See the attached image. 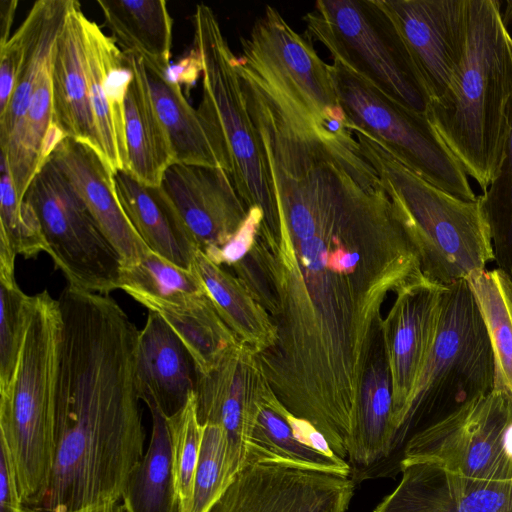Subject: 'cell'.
Instances as JSON below:
<instances>
[{
	"label": "cell",
	"mask_w": 512,
	"mask_h": 512,
	"mask_svg": "<svg viewBox=\"0 0 512 512\" xmlns=\"http://www.w3.org/2000/svg\"><path fill=\"white\" fill-rule=\"evenodd\" d=\"M192 268L202 280L217 313L240 342L256 355L275 345L277 330L268 312L236 276L200 250L195 253Z\"/></svg>",
	"instance_id": "obj_27"
},
{
	"label": "cell",
	"mask_w": 512,
	"mask_h": 512,
	"mask_svg": "<svg viewBox=\"0 0 512 512\" xmlns=\"http://www.w3.org/2000/svg\"><path fill=\"white\" fill-rule=\"evenodd\" d=\"M17 5V0L0 1V49L6 45L11 37L10 31L13 25Z\"/></svg>",
	"instance_id": "obj_43"
},
{
	"label": "cell",
	"mask_w": 512,
	"mask_h": 512,
	"mask_svg": "<svg viewBox=\"0 0 512 512\" xmlns=\"http://www.w3.org/2000/svg\"><path fill=\"white\" fill-rule=\"evenodd\" d=\"M332 73L350 125L376 139L430 184L461 200L476 199L467 174L425 113L409 109L338 61H333Z\"/></svg>",
	"instance_id": "obj_9"
},
{
	"label": "cell",
	"mask_w": 512,
	"mask_h": 512,
	"mask_svg": "<svg viewBox=\"0 0 512 512\" xmlns=\"http://www.w3.org/2000/svg\"><path fill=\"white\" fill-rule=\"evenodd\" d=\"M104 24L125 53L167 72L170 67L173 19L164 0H98Z\"/></svg>",
	"instance_id": "obj_26"
},
{
	"label": "cell",
	"mask_w": 512,
	"mask_h": 512,
	"mask_svg": "<svg viewBox=\"0 0 512 512\" xmlns=\"http://www.w3.org/2000/svg\"><path fill=\"white\" fill-rule=\"evenodd\" d=\"M226 436L216 424L203 425L191 512H207L226 489Z\"/></svg>",
	"instance_id": "obj_37"
},
{
	"label": "cell",
	"mask_w": 512,
	"mask_h": 512,
	"mask_svg": "<svg viewBox=\"0 0 512 512\" xmlns=\"http://www.w3.org/2000/svg\"><path fill=\"white\" fill-rule=\"evenodd\" d=\"M120 205L149 249L172 263L192 269L193 239L161 186L142 184L125 170L113 174Z\"/></svg>",
	"instance_id": "obj_24"
},
{
	"label": "cell",
	"mask_w": 512,
	"mask_h": 512,
	"mask_svg": "<svg viewBox=\"0 0 512 512\" xmlns=\"http://www.w3.org/2000/svg\"><path fill=\"white\" fill-rule=\"evenodd\" d=\"M444 289L429 280L403 289L380 322L397 434L409 422L412 395L436 338Z\"/></svg>",
	"instance_id": "obj_15"
},
{
	"label": "cell",
	"mask_w": 512,
	"mask_h": 512,
	"mask_svg": "<svg viewBox=\"0 0 512 512\" xmlns=\"http://www.w3.org/2000/svg\"><path fill=\"white\" fill-rule=\"evenodd\" d=\"M237 68L333 134L348 131L332 73L309 39L298 34L271 5L240 38Z\"/></svg>",
	"instance_id": "obj_8"
},
{
	"label": "cell",
	"mask_w": 512,
	"mask_h": 512,
	"mask_svg": "<svg viewBox=\"0 0 512 512\" xmlns=\"http://www.w3.org/2000/svg\"><path fill=\"white\" fill-rule=\"evenodd\" d=\"M161 187L204 254L224 246L249 210L229 174L220 168L173 163Z\"/></svg>",
	"instance_id": "obj_17"
},
{
	"label": "cell",
	"mask_w": 512,
	"mask_h": 512,
	"mask_svg": "<svg viewBox=\"0 0 512 512\" xmlns=\"http://www.w3.org/2000/svg\"><path fill=\"white\" fill-rule=\"evenodd\" d=\"M348 127L395 204L427 280L448 287L494 261L482 195L465 201L437 188L363 130Z\"/></svg>",
	"instance_id": "obj_5"
},
{
	"label": "cell",
	"mask_w": 512,
	"mask_h": 512,
	"mask_svg": "<svg viewBox=\"0 0 512 512\" xmlns=\"http://www.w3.org/2000/svg\"><path fill=\"white\" fill-rule=\"evenodd\" d=\"M143 306L158 313L177 334L194 361L196 373L211 371L240 343L208 295L180 304L150 301Z\"/></svg>",
	"instance_id": "obj_29"
},
{
	"label": "cell",
	"mask_w": 512,
	"mask_h": 512,
	"mask_svg": "<svg viewBox=\"0 0 512 512\" xmlns=\"http://www.w3.org/2000/svg\"><path fill=\"white\" fill-rule=\"evenodd\" d=\"M264 218L259 206L249 208L247 216L236 233L221 248L205 254L212 262L221 266H232L241 261L253 248L257 233Z\"/></svg>",
	"instance_id": "obj_40"
},
{
	"label": "cell",
	"mask_w": 512,
	"mask_h": 512,
	"mask_svg": "<svg viewBox=\"0 0 512 512\" xmlns=\"http://www.w3.org/2000/svg\"><path fill=\"white\" fill-rule=\"evenodd\" d=\"M401 480L373 512H512V481L469 478L425 461L400 462Z\"/></svg>",
	"instance_id": "obj_18"
},
{
	"label": "cell",
	"mask_w": 512,
	"mask_h": 512,
	"mask_svg": "<svg viewBox=\"0 0 512 512\" xmlns=\"http://www.w3.org/2000/svg\"><path fill=\"white\" fill-rule=\"evenodd\" d=\"M35 16L32 6L24 21L0 49V116L5 113L11 100L33 31Z\"/></svg>",
	"instance_id": "obj_39"
},
{
	"label": "cell",
	"mask_w": 512,
	"mask_h": 512,
	"mask_svg": "<svg viewBox=\"0 0 512 512\" xmlns=\"http://www.w3.org/2000/svg\"><path fill=\"white\" fill-rule=\"evenodd\" d=\"M267 461L347 476L351 471L348 461L324 455L299 442L284 418L264 405L248 442L244 466Z\"/></svg>",
	"instance_id": "obj_33"
},
{
	"label": "cell",
	"mask_w": 512,
	"mask_h": 512,
	"mask_svg": "<svg viewBox=\"0 0 512 512\" xmlns=\"http://www.w3.org/2000/svg\"><path fill=\"white\" fill-rule=\"evenodd\" d=\"M467 33L453 79L425 114L465 173L486 192L512 120V37L496 0H466Z\"/></svg>",
	"instance_id": "obj_3"
},
{
	"label": "cell",
	"mask_w": 512,
	"mask_h": 512,
	"mask_svg": "<svg viewBox=\"0 0 512 512\" xmlns=\"http://www.w3.org/2000/svg\"><path fill=\"white\" fill-rule=\"evenodd\" d=\"M397 432L392 423V387L387 361L381 345L370 355L361 384L348 440V460L370 466L387 457Z\"/></svg>",
	"instance_id": "obj_25"
},
{
	"label": "cell",
	"mask_w": 512,
	"mask_h": 512,
	"mask_svg": "<svg viewBox=\"0 0 512 512\" xmlns=\"http://www.w3.org/2000/svg\"><path fill=\"white\" fill-rule=\"evenodd\" d=\"M497 268L512 277V120L499 171L482 195Z\"/></svg>",
	"instance_id": "obj_36"
},
{
	"label": "cell",
	"mask_w": 512,
	"mask_h": 512,
	"mask_svg": "<svg viewBox=\"0 0 512 512\" xmlns=\"http://www.w3.org/2000/svg\"><path fill=\"white\" fill-rule=\"evenodd\" d=\"M171 439L172 467L180 512H191L196 467L203 425L197 415L196 396L192 392L185 406L166 418Z\"/></svg>",
	"instance_id": "obj_34"
},
{
	"label": "cell",
	"mask_w": 512,
	"mask_h": 512,
	"mask_svg": "<svg viewBox=\"0 0 512 512\" xmlns=\"http://www.w3.org/2000/svg\"><path fill=\"white\" fill-rule=\"evenodd\" d=\"M125 54L132 77L124 103L127 149L124 170L142 184L158 187L167 168L175 163L174 153L150 93L143 59Z\"/></svg>",
	"instance_id": "obj_23"
},
{
	"label": "cell",
	"mask_w": 512,
	"mask_h": 512,
	"mask_svg": "<svg viewBox=\"0 0 512 512\" xmlns=\"http://www.w3.org/2000/svg\"><path fill=\"white\" fill-rule=\"evenodd\" d=\"M35 211L48 254L68 285L100 294L119 289L121 259L69 180L50 160L24 197Z\"/></svg>",
	"instance_id": "obj_11"
},
{
	"label": "cell",
	"mask_w": 512,
	"mask_h": 512,
	"mask_svg": "<svg viewBox=\"0 0 512 512\" xmlns=\"http://www.w3.org/2000/svg\"><path fill=\"white\" fill-rule=\"evenodd\" d=\"M15 281L0 280V389L12 376L21 343L27 299Z\"/></svg>",
	"instance_id": "obj_38"
},
{
	"label": "cell",
	"mask_w": 512,
	"mask_h": 512,
	"mask_svg": "<svg viewBox=\"0 0 512 512\" xmlns=\"http://www.w3.org/2000/svg\"><path fill=\"white\" fill-rule=\"evenodd\" d=\"M85 70L102 159L114 174L127 159L124 103L132 70L127 55L100 26L84 16Z\"/></svg>",
	"instance_id": "obj_19"
},
{
	"label": "cell",
	"mask_w": 512,
	"mask_h": 512,
	"mask_svg": "<svg viewBox=\"0 0 512 512\" xmlns=\"http://www.w3.org/2000/svg\"><path fill=\"white\" fill-rule=\"evenodd\" d=\"M480 311L493 354V391L512 407V277L504 271L479 270L466 278Z\"/></svg>",
	"instance_id": "obj_31"
},
{
	"label": "cell",
	"mask_w": 512,
	"mask_h": 512,
	"mask_svg": "<svg viewBox=\"0 0 512 512\" xmlns=\"http://www.w3.org/2000/svg\"><path fill=\"white\" fill-rule=\"evenodd\" d=\"M136 376L141 400L166 418L181 410L195 390L196 368L188 349L154 311L139 332Z\"/></svg>",
	"instance_id": "obj_22"
},
{
	"label": "cell",
	"mask_w": 512,
	"mask_h": 512,
	"mask_svg": "<svg viewBox=\"0 0 512 512\" xmlns=\"http://www.w3.org/2000/svg\"><path fill=\"white\" fill-rule=\"evenodd\" d=\"M202 74V63L200 55L195 47L177 63L170 65L166 75L174 83L185 85L188 89L195 83Z\"/></svg>",
	"instance_id": "obj_42"
},
{
	"label": "cell",
	"mask_w": 512,
	"mask_h": 512,
	"mask_svg": "<svg viewBox=\"0 0 512 512\" xmlns=\"http://www.w3.org/2000/svg\"><path fill=\"white\" fill-rule=\"evenodd\" d=\"M193 24V47L202 63L198 114L237 193L248 209L259 206L264 212L262 224L273 227L278 223L273 183L247 106L237 57L212 8L196 5Z\"/></svg>",
	"instance_id": "obj_6"
},
{
	"label": "cell",
	"mask_w": 512,
	"mask_h": 512,
	"mask_svg": "<svg viewBox=\"0 0 512 512\" xmlns=\"http://www.w3.org/2000/svg\"><path fill=\"white\" fill-rule=\"evenodd\" d=\"M0 242L25 258H35L41 252L48 253L49 249L35 211L26 201L19 199L9 167L2 156Z\"/></svg>",
	"instance_id": "obj_35"
},
{
	"label": "cell",
	"mask_w": 512,
	"mask_h": 512,
	"mask_svg": "<svg viewBox=\"0 0 512 512\" xmlns=\"http://www.w3.org/2000/svg\"><path fill=\"white\" fill-rule=\"evenodd\" d=\"M490 340L466 281L445 287L436 338L412 395L409 422L438 409L444 416L493 390Z\"/></svg>",
	"instance_id": "obj_10"
},
{
	"label": "cell",
	"mask_w": 512,
	"mask_h": 512,
	"mask_svg": "<svg viewBox=\"0 0 512 512\" xmlns=\"http://www.w3.org/2000/svg\"><path fill=\"white\" fill-rule=\"evenodd\" d=\"M20 512H54L44 509L32 508L28 506H23ZM71 512H126L123 504H119V502H113L105 505L85 508L77 511Z\"/></svg>",
	"instance_id": "obj_44"
},
{
	"label": "cell",
	"mask_w": 512,
	"mask_h": 512,
	"mask_svg": "<svg viewBox=\"0 0 512 512\" xmlns=\"http://www.w3.org/2000/svg\"><path fill=\"white\" fill-rule=\"evenodd\" d=\"M119 289L142 305L150 301L180 304L208 295L193 268L184 269L151 249L135 263L121 267Z\"/></svg>",
	"instance_id": "obj_32"
},
{
	"label": "cell",
	"mask_w": 512,
	"mask_h": 512,
	"mask_svg": "<svg viewBox=\"0 0 512 512\" xmlns=\"http://www.w3.org/2000/svg\"><path fill=\"white\" fill-rule=\"evenodd\" d=\"M350 475L279 462L244 466L207 512H347Z\"/></svg>",
	"instance_id": "obj_13"
},
{
	"label": "cell",
	"mask_w": 512,
	"mask_h": 512,
	"mask_svg": "<svg viewBox=\"0 0 512 512\" xmlns=\"http://www.w3.org/2000/svg\"><path fill=\"white\" fill-rule=\"evenodd\" d=\"M268 169L278 224L260 225L245 259L277 341L256 358L282 405L346 460L381 307L427 279L359 147L296 140L270 155Z\"/></svg>",
	"instance_id": "obj_1"
},
{
	"label": "cell",
	"mask_w": 512,
	"mask_h": 512,
	"mask_svg": "<svg viewBox=\"0 0 512 512\" xmlns=\"http://www.w3.org/2000/svg\"><path fill=\"white\" fill-rule=\"evenodd\" d=\"M305 35L399 103L425 113L431 97L404 41L379 0H319L305 14Z\"/></svg>",
	"instance_id": "obj_7"
},
{
	"label": "cell",
	"mask_w": 512,
	"mask_h": 512,
	"mask_svg": "<svg viewBox=\"0 0 512 512\" xmlns=\"http://www.w3.org/2000/svg\"><path fill=\"white\" fill-rule=\"evenodd\" d=\"M49 159L81 197L99 229L121 259V267L135 263L149 248L138 235L117 198L113 173L91 147L64 138Z\"/></svg>",
	"instance_id": "obj_20"
},
{
	"label": "cell",
	"mask_w": 512,
	"mask_h": 512,
	"mask_svg": "<svg viewBox=\"0 0 512 512\" xmlns=\"http://www.w3.org/2000/svg\"><path fill=\"white\" fill-rule=\"evenodd\" d=\"M272 391L256 354L242 342L211 371L196 373L198 419L219 425L226 436V486L245 465L251 433Z\"/></svg>",
	"instance_id": "obj_14"
},
{
	"label": "cell",
	"mask_w": 512,
	"mask_h": 512,
	"mask_svg": "<svg viewBox=\"0 0 512 512\" xmlns=\"http://www.w3.org/2000/svg\"><path fill=\"white\" fill-rule=\"evenodd\" d=\"M147 406L152 434L142 459L128 475L121 498L123 506L126 512H180L166 417L155 405Z\"/></svg>",
	"instance_id": "obj_30"
},
{
	"label": "cell",
	"mask_w": 512,
	"mask_h": 512,
	"mask_svg": "<svg viewBox=\"0 0 512 512\" xmlns=\"http://www.w3.org/2000/svg\"><path fill=\"white\" fill-rule=\"evenodd\" d=\"M84 16L80 3L70 0L53 47L51 76L54 123L65 138L91 147L102 158L85 70Z\"/></svg>",
	"instance_id": "obj_21"
},
{
	"label": "cell",
	"mask_w": 512,
	"mask_h": 512,
	"mask_svg": "<svg viewBox=\"0 0 512 512\" xmlns=\"http://www.w3.org/2000/svg\"><path fill=\"white\" fill-rule=\"evenodd\" d=\"M392 20L429 91L446 93L466 42V0H379Z\"/></svg>",
	"instance_id": "obj_16"
},
{
	"label": "cell",
	"mask_w": 512,
	"mask_h": 512,
	"mask_svg": "<svg viewBox=\"0 0 512 512\" xmlns=\"http://www.w3.org/2000/svg\"><path fill=\"white\" fill-rule=\"evenodd\" d=\"M61 336L58 300L46 290L27 296L15 367L0 389V440L9 450L23 504L32 508L54 465Z\"/></svg>",
	"instance_id": "obj_4"
},
{
	"label": "cell",
	"mask_w": 512,
	"mask_h": 512,
	"mask_svg": "<svg viewBox=\"0 0 512 512\" xmlns=\"http://www.w3.org/2000/svg\"><path fill=\"white\" fill-rule=\"evenodd\" d=\"M0 512H20V496L14 465L6 444L0 440Z\"/></svg>",
	"instance_id": "obj_41"
},
{
	"label": "cell",
	"mask_w": 512,
	"mask_h": 512,
	"mask_svg": "<svg viewBox=\"0 0 512 512\" xmlns=\"http://www.w3.org/2000/svg\"><path fill=\"white\" fill-rule=\"evenodd\" d=\"M144 66L155 108L170 139L175 163L225 171L197 109L190 105L181 86L169 80L167 72L145 63Z\"/></svg>",
	"instance_id": "obj_28"
},
{
	"label": "cell",
	"mask_w": 512,
	"mask_h": 512,
	"mask_svg": "<svg viewBox=\"0 0 512 512\" xmlns=\"http://www.w3.org/2000/svg\"><path fill=\"white\" fill-rule=\"evenodd\" d=\"M56 453L34 507L71 512L119 502L144 455L136 376L139 330L109 295L61 292Z\"/></svg>",
	"instance_id": "obj_2"
},
{
	"label": "cell",
	"mask_w": 512,
	"mask_h": 512,
	"mask_svg": "<svg viewBox=\"0 0 512 512\" xmlns=\"http://www.w3.org/2000/svg\"><path fill=\"white\" fill-rule=\"evenodd\" d=\"M404 461H425L480 480L512 481V407L493 390L415 433Z\"/></svg>",
	"instance_id": "obj_12"
}]
</instances>
